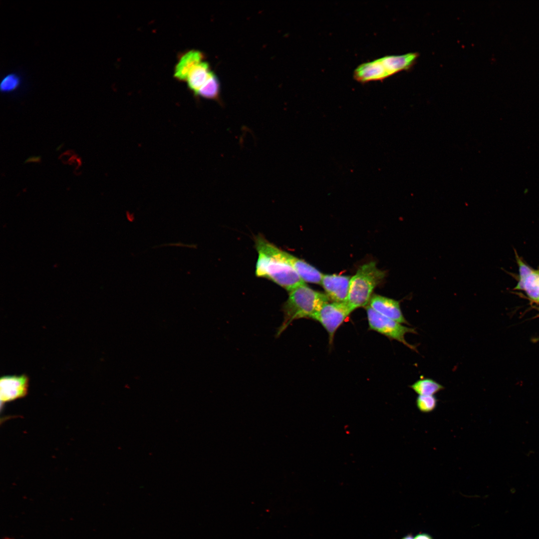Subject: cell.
Listing matches in <instances>:
<instances>
[{"mask_svg": "<svg viewBox=\"0 0 539 539\" xmlns=\"http://www.w3.org/2000/svg\"><path fill=\"white\" fill-rule=\"evenodd\" d=\"M255 242L258 253L256 266L257 276L270 279L287 291L305 284L287 261L285 251L261 234L255 237Z\"/></svg>", "mask_w": 539, "mask_h": 539, "instance_id": "cell-1", "label": "cell"}, {"mask_svg": "<svg viewBox=\"0 0 539 539\" xmlns=\"http://www.w3.org/2000/svg\"><path fill=\"white\" fill-rule=\"evenodd\" d=\"M329 299L325 294L314 290L305 283L288 291V297L283 303L281 310L283 320L276 336H279L294 320L311 318Z\"/></svg>", "mask_w": 539, "mask_h": 539, "instance_id": "cell-2", "label": "cell"}, {"mask_svg": "<svg viewBox=\"0 0 539 539\" xmlns=\"http://www.w3.org/2000/svg\"><path fill=\"white\" fill-rule=\"evenodd\" d=\"M385 276V271L378 269L374 262L361 266L351 277L347 303L352 311L366 306L375 287Z\"/></svg>", "mask_w": 539, "mask_h": 539, "instance_id": "cell-3", "label": "cell"}, {"mask_svg": "<svg viewBox=\"0 0 539 539\" xmlns=\"http://www.w3.org/2000/svg\"><path fill=\"white\" fill-rule=\"evenodd\" d=\"M366 310L369 329L390 339L397 340L417 352L416 346L408 343L405 338V335L407 333H417L414 328L407 327L394 320L383 316L374 311L369 305L366 306Z\"/></svg>", "mask_w": 539, "mask_h": 539, "instance_id": "cell-4", "label": "cell"}, {"mask_svg": "<svg viewBox=\"0 0 539 539\" xmlns=\"http://www.w3.org/2000/svg\"><path fill=\"white\" fill-rule=\"evenodd\" d=\"M352 311L347 302H327L311 318L319 322L325 328L331 344L337 329Z\"/></svg>", "mask_w": 539, "mask_h": 539, "instance_id": "cell-5", "label": "cell"}, {"mask_svg": "<svg viewBox=\"0 0 539 539\" xmlns=\"http://www.w3.org/2000/svg\"><path fill=\"white\" fill-rule=\"evenodd\" d=\"M28 377L21 375H6L0 379V398L4 403L24 397L28 389Z\"/></svg>", "mask_w": 539, "mask_h": 539, "instance_id": "cell-6", "label": "cell"}, {"mask_svg": "<svg viewBox=\"0 0 539 539\" xmlns=\"http://www.w3.org/2000/svg\"><path fill=\"white\" fill-rule=\"evenodd\" d=\"M350 276L338 274H323L321 284L329 300L346 302L350 285Z\"/></svg>", "mask_w": 539, "mask_h": 539, "instance_id": "cell-7", "label": "cell"}, {"mask_svg": "<svg viewBox=\"0 0 539 539\" xmlns=\"http://www.w3.org/2000/svg\"><path fill=\"white\" fill-rule=\"evenodd\" d=\"M378 313L394 320L402 324H409L401 309L398 300L380 295L374 294L370 299L368 305Z\"/></svg>", "mask_w": 539, "mask_h": 539, "instance_id": "cell-8", "label": "cell"}, {"mask_svg": "<svg viewBox=\"0 0 539 539\" xmlns=\"http://www.w3.org/2000/svg\"><path fill=\"white\" fill-rule=\"evenodd\" d=\"M204 60V53L198 50L191 49L182 53L175 65L174 77L180 81H186L191 70Z\"/></svg>", "mask_w": 539, "mask_h": 539, "instance_id": "cell-9", "label": "cell"}, {"mask_svg": "<svg viewBox=\"0 0 539 539\" xmlns=\"http://www.w3.org/2000/svg\"><path fill=\"white\" fill-rule=\"evenodd\" d=\"M287 261L305 282L321 284L323 274L315 268L304 260L298 259L285 252Z\"/></svg>", "mask_w": 539, "mask_h": 539, "instance_id": "cell-10", "label": "cell"}, {"mask_svg": "<svg viewBox=\"0 0 539 539\" xmlns=\"http://www.w3.org/2000/svg\"><path fill=\"white\" fill-rule=\"evenodd\" d=\"M418 56L416 53L387 55L379 59L388 77L409 68Z\"/></svg>", "mask_w": 539, "mask_h": 539, "instance_id": "cell-11", "label": "cell"}, {"mask_svg": "<svg viewBox=\"0 0 539 539\" xmlns=\"http://www.w3.org/2000/svg\"><path fill=\"white\" fill-rule=\"evenodd\" d=\"M213 72L205 60L196 65L190 72L186 82L188 88L195 96Z\"/></svg>", "mask_w": 539, "mask_h": 539, "instance_id": "cell-12", "label": "cell"}, {"mask_svg": "<svg viewBox=\"0 0 539 539\" xmlns=\"http://www.w3.org/2000/svg\"><path fill=\"white\" fill-rule=\"evenodd\" d=\"M409 387L418 395H434L444 389L443 385L430 378L419 379Z\"/></svg>", "mask_w": 539, "mask_h": 539, "instance_id": "cell-13", "label": "cell"}, {"mask_svg": "<svg viewBox=\"0 0 539 539\" xmlns=\"http://www.w3.org/2000/svg\"><path fill=\"white\" fill-rule=\"evenodd\" d=\"M220 84L219 80L214 72H213L205 84L199 90L196 96H199L220 102Z\"/></svg>", "mask_w": 539, "mask_h": 539, "instance_id": "cell-14", "label": "cell"}, {"mask_svg": "<svg viewBox=\"0 0 539 539\" xmlns=\"http://www.w3.org/2000/svg\"><path fill=\"white\" fill-rule=\"evenodd\" d=\"M523 290L531 300L539 302V270H534L526 278Z\"/></svg>", "mask_w": 539, "mask_h": 539, "instance_id": "cell-15", "label": "cell"}, {"mask_svg": "<svg viewBox=\"0 0 539 539\" xmlns=\"http://www.w3.org/2000/svg\"><path fill=\"white\" fill-rule=\"evenodd\" d=\"M438 400L434 395H418L416 399L418 410L423 413H429L437 407Z\"/></svg>", "mask_w": 539, "mask_h": 539, "instance_id": "cell-16", "label": "cell"}, {"mask_svg": "<svg viewBox=\"0 0 539 539\" xmlns=\"http://www.w3.org/2000/svg\"><path fill=\"white\" fill-rule=\"evenodd\" d=\"M516 260L519 266V280L515 287V289L523 290L524 282L526 278L534 270L524 263L517 255H516Z\"/></svg>", "mask_w": 539, "mask_h": 539, "instance_id": "cell-17", "label": "cell"}, {"mask_svg": "<svg viewBox=\"0 0 539 539\" xmlns=\"http://www.w3.org/2000/svg\"><path fill=\"white\" fill-rule=\"evenodd\" d=\"M19 77L14 74L5 76L0 83V89L4 92H10L15 90L19 85Z\"/></svg>", "mask_w": 539, "mask_h": 539, "instance_id": "cell-18", "label": "cell"}, {"mask_svg": "<svg viewBox=\"0 0 539 539\" xmlns=\"http://www.w3.org/2000/svg\"><path fill=\"white\" fill-rule=\"evenodd\" d=\"M401 539H433L432 537L427 533H419L413 536L411 534H408Z\"/></svg>", "mask_w": 539, "mask_h": 539, "instance_id": "cell-19", "label": "cell"}]
</instances>
